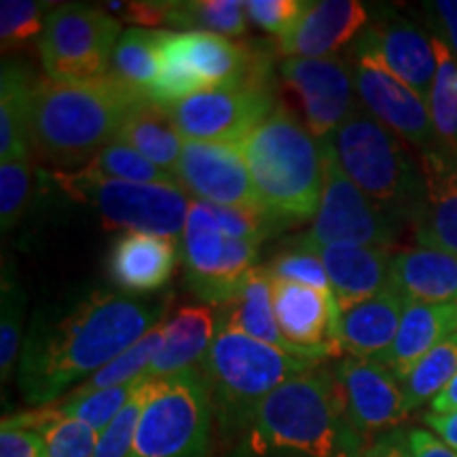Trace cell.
<instances>
[{
	"mask_svg": "<svg viewBox=\"0 0 457 457\" xmlns=\"http://www.w3.org/2000/svg\"><path fill=\"white\" fill-rule=\"evenodd\" d=\"M142 381V379H140ZM140 381L134 384H125L117 387H108V390H100L81 398H66L64 403H55V407L68 417L81 420L85 424L94 428L96 432L102 434L112 420L121 413L125 404L129 403L131 394L140 386Z\"/></svg>",
	"mask_w": 457,
	"mask_h": 457,
	"instance_id": "ab89813d",
	"label": "cell"
},
{
	"mask_svg": "<svg viewBox=\"0 0 457 457\" xmlns=\"http://www.w3.org/2000/svg\"><path fill=\"white\" fill-rule=\"evenodd\" d=\"M457 375V333L447 337L441 345L428 352L417 360L407 373L398 375V384L403 387L407 411L420 409L421 404L432 403Z\"/></svg>",
	"mask_w": 457,
	"mask_h": 457,
	"instance_id": "d6a6232c",
	"label": "cell"
},
{
	"mask_svg": "<svg viewBox=\"0 0 457 457\" xmlns=\"http://www.w3.org/2000/svg\"><path fill=\"white\" fill-rule=\"evenodd\" d=\"M347 421L360 441L396 428L409 415L396 375L375 360L345 358L335 367Z\"/></svg>",
	"mask_w": 457,
	"mask_h": 457,
	"instance_id": "9a60e30c",
	"label": "cell"
},
{
	"mask_svg": "<svg viewBox=\"0 0 457 457\" xmlns=\"http://www.w3.org/2000/svg\"><path fill=\"white\" fill-rule=\"evenodd\" d=\"M457 333V303L447 305H424L407 303L400 320L398 335L392 347L375 362L384 364L394 375H403L428 352Z\"/></svg>",
	"mask_w": 457,
	"mask_h": 457,
	"instance_id": "d4e9b609",
	"label": "cell"
},
{
	"mask_svg": "<svg viewBox=\"0 0 457 457\" xmlns=\"http://www.w3.org/2000/svg\"><path fill=\"white\" fill-rule=\"evenodd\" d=\"M430 404H432V413L436 415H447L457 411V375L449 381L447 387H445V390L438 394Z\"/></svg>",
	"mask_w": 457,
	"mask_h": 457,
	"instance_id": "816d5d0a",
	"label": "cell"
},
{
	"mask_svg": "<svg viewBox=\"0 0 457 457\" xmlns=\"http://www.w3.org/2000/svg\"><path fill=\"white\" fill-rule=\"evenodd\" d=\"M49 176L64 195L94 208L108 228L182 239L191 202L180 187L108 180L83 170L51 171Z\"/></svg>",
	"mask_w": 457,
	"mask_h": 457,
	"instance_id": "52a82bcc",
	"label": "cell"
},
{
	"mask_svg": "<svg viewBox=\"0 0 457 457\" xmlns=\"http://www.w3.org/2000/svg\"><path fill=\"white\" fill-rule=\"evenodd\" d=\"M146 102V94L112 77L77 85L34 79L28 98L32 151L62 168L87 165Z\"/></svg>",
	"mask_w": 457,
	"mask_h": 457,
	"instance_id": "7a4b0ae2",
	"label": "cell"
},
{
	"mask_svg": "<svg viewBox=\"0 0 457 457\" xmlns=\"http://www.w3.org/2000/svg\"><path fill=\"white\" fill-rule=\"evenodd\" d=\"M256 195L282 227L316 216L324 188L320 140L284 104L242 142Z\"/></svg>",
	"mask_w": 457,
	"mask_h": 457,
	"instance_id": "277c9868",
	"label": "cell"
},
{
	"mask_svg": "<svg viewBox=\"0 0 457 457\" xmlns=\"http://www.w3.org/2000/svg\"><path fill=\"white\" fill-rule=\"evenodd\" d=\"M328 273L339 310L373 299L390 286L392 254L370 245H327L313 250Z\"/></svg>",
	"mask_w": 457,
	"mask_h": 457,
	"instance_id": "44dd1931",
	"label": "cell"
},
{
	"mask_svg": "<svg viewBox=\"0 0 457 457\" xmlns=\"http://www.w3.org/2000/svg\"><path fill=\"white\" fill-rule=\"evenodd\" d=\"M426 197L413 222L424 248L457 256V157L445 146L420 155Z\"/></svg>",
	"mask_w": 457,
	"mask_h": 457,
	"instance_id": "d6986e66",
	"label": "cell"
},
{
	"mask_svg": "<svg viewBox=\"0 0 457 457\" xmlns=\"http://www.w3.org/2000/svg\"><path fill=\"white\" fill-rule=\"evenodd\" d=\"M305 4V0H248L245 15L256 28L279 38L299 20Z\"/></svg>",
	"mask_w": 457,
	"mask_h": 457,
	"instance_id": "ee69618b",
	"label": "cell"
},
{
	"mask_svg": "<svg viewBox=\"0 0 457 457\" xmlns=\"http://www.w3.org/2000/svg\"><path fill=\"white\" fill-rule=\"evenodd\" d=\"M358 457H409L407 434H398V432L386 434L384 438L375 441Z\"/></svg>",
	"mask_w": 457,
	"mask_h": 457,
	"instance_id": "681fc988",
	"label": "cell"
},
{
	"mask_svg": "<svg viewBox=\"0 0 457 457\" xmlns=\"http://www.w3.org/2000/svg\"><path fill=\"white\" fill-rule=\"evenodd\" d=\"M369 11L358 0H316L307 3L299 20L278 38V54L284 57L320 60L333 57L367 28Z\"/></svg>",
	"mask_w": 457,
	"mask_h": 457,
	"instance_id": "e0dca14e",
	"label": "cell"
},
{
	"mask_svg": "<svg viewBox=\"0 0 457 457\" xmlns=\"http://www.w3.org/2000/svg\"><path fill=\"white\" fill-rule=\"evenodd\" d=\"M324 162V188L312 228L290 242V248L313 253L327 245L387 248L396 242L400 225L364 195L345 174L330 140H320Z\"/></svg>",
	"mask_w": 457,
	"mask_h": 457,
	"instance_id": "9c48e42d",
	"label": "cell"
},
{
	"mask_svg": "<svg viewBox=\"0 0 457 457\" xmlns=\"http://www.w3.org/2000/svg\"><path fill=\"white\" fill-rule=\"evenodd\" d=\"M34 77L13 60L3 62L0 77V163L30 157L28 98Z\"/></svg>",
	"mask_w": 457,
	"mask_h": 457,
	"instance_id": "83f0119b",
	"label": "cell"
},
{
	"mask_svg": "<svg viewBox=\"0 0 457 457\" xmlns=\"http://www.w3.org/2000/svg\"><path fill=\"white\" fill-rule=\"evenodd\" d=\"M432 45L438 68L428 98V111L441 145L457 157V60L436 37L432 38Z\"/></svg>",
	"mask_w": 457,
	"mask_h": 457,
	"instance_id": "e575fe53",
	"label": "cell"
},
{
	"mask_svg": "<svg viewBox=\"0 0 457 457\" xmlns=\"http://www.w3.org/2000/svg\"><path fill=\"white\" fill-rule=\"evenodd\" d=\"M409 443V457H457V451L447 447L436 434L428 430H409L407 434Z\"/></svg>",
	"mask_w": 457,
	"mask_h": 457,
	"instance_id": "c3c4849f",
	"label": "cell"
},
{
	"mask_svg": "<svg viewBox=\"0 0 457 457\" xmlns=\"http://www.w3.org/2000/svg\"><path fill=\"white\" fill-rule=\"evenodd\" d=\"M79 170L108 180L179 187V180H176L174 174H170V171L159 168V165L153 162H148V159L145 155H140L136 148H131L129 145L119 140H114L106 148H102L98 155Z\"/></svg>",
	"mask_w": 457,
	"mask_h": 457,
	"instance_id": "d590c367",
	"label": "cell"
},
{
	"mask_svg": "<svg viewBox=\"0 0 457 457\" xmlns=\"http://www.w3.org/2000/svg\"><path fill=\"white\" fill-rule=\"evenodd\" d=\"M0 375L7 384L20 356L21 333H24L26 295L13 276H3V299H0Z\"/></svg>",
	"mask_w": 457,
	"mask_h": 457,
	"instance_id": "8d00e7d4",
	"label": "cell"
},
{
	"mask_svg": "<svg viewBox=\"0 0 457 457\" xmlns=\"http://www.w3.org/2000/svg\"><path fill=\"white\" fill-rule=\"evenodd\" d=\"M216 320H219V324H225V327L237 330V333H244L253 337V339L270 343L278 350L301 356L279 333L276 313H273L271 276L267 273L265 267H253L245 273L231 299L220 307Z\"/></svg>",
	"mask_w": 457,
	"mask_h": 457,
	"instance_id": "484cf974",
	"label": "cell"
},
{
	"mask_svg": "<svg viewBox=\"0 0 457 457\" xmlns=\"http://www.w3.org/2000/svg\"><path fill=\"white\" fill-rule=\"evenodd\" d=\"M225 233L204 202H191L180 239V259L188 288L202 299L219 271L225 253Z\"/></svg>",
	"mask_w": 457,
	"mask_h": 457,
	"instance_id": "4316f807",
	"label": "cell"
},
{
	"mask_svg": "<svg viewBox=\"0 0 457 457\" xmlns=\"http://www.w3.org/2000/svg\"><path fill=\"white\" fill-rule=\"evenodd\" d=\"M3 428H24L43 436L47 457H94L100 434L81 420L62 413L55 404L30 413L4 417Z\"/></svg>",
	"mask_w": 457,
	"mask_h": 457,
	"instance_id": "f1b7e54d",
	"label": "cell"
},
{
	"mask_svg": "<svg viewBox=\"0 0 457 457\" xmlns=\"http://www.w3.org/2000/svg\"><path fill=\"white\" fill-rule=\"evenodd\" d=\"M282 81L299 98L305 128L327 140L358 111L353 66L343 57H286L278 66Z\"/></svg>",
	"mask_w": 457,
	"mask_h": 457,
	"instance_id": "4fadbf2b",
	"label": "cell"
},
{
	"mask_svg": "<svg viewBox=\"0 0 457 457\" xmlns=\"http://www.w3.org/2000/svg\"><path fill=\"white\" fill-rule=\"evenodd\" d=\"M51 3L37 0H3L0 3V43L3 54L26 47L32 38H41Z\"/></svg>",
	"mask_w": 457,
	"mask_h": 457,
	"instance_id": "74e56055",
	"label": "cell"
},
{
	"mask_svg": "<svg viewBox=\"0 0 457 457\" xmlns=\"http://www.w3.org/2000/svg\"><path fill=\"white\" fill-rule=\"evenodd\" d=\"M381 62L428 104L436 77V54L424 32L407 17L386 13L358 34Z\"/></svg>",
	"mask_w": 457,
	"mask_h": 457,
	"instance_id": "ac0fdd59",
	"label": "cell"
},
{
	"mask_svg": "<svg viewBox=\"0 0 457 457\" xmlns=\"http://www.w3.org/2000/svg\"><path fill=\"white\" fill-rule=\"evenodd\" d=\"M271 299L279 333L303 358L320 362L343 353L337 337L341 310L335 295L271 279Z\"/></svg>",
	"mask_w": 457,
	"mask_h": 457,
	"instance_id": "2e32d148",
	"label": "cell"
},
{
	"mask_svg": "<svg viewBox=\"0 0 457 457\" xmlns=\"http://www.w3.org/2000/svg\"><path fill=\"white\" fill-rule=\"evenodd\" d=\"M0 457H47V447L38 432L24 428H3Z\"/></svg>",
	"mask_w": 457,
	"mask_h": 457,
	"instance_id": "bcb514c9",
	"label": "cell"
},
{
	"mask_svg": "<svg viewBox=\"0 0 457 457\" xmlns=\"http://www.w3.org/2000/svg\"><path fill=\"white\" fill-rule=\"evenodd\" d=\"M121 34V20H114L106 9L71 3L49 11L37 41L47 79L77 85L108 77Z\"/></svg>",
	"mask_w": 457,
	"mask_h": 457,
	"instance_id": "30bf717a",
	"label": "cell"
},
{
	"mask_svg": "<svg viewBox=\"0 0 457 457\" xmlns=\"http://www.w3.org/2000/svg\"><path fill=\"white\" fill-rule=\"evenodd\" d=\"M424 13L438 41L447 45L457 60V0L424 3Z\"/></svg>",
	"mask_w": 457,
	"mask_h": 457,
	"instance_id": "f6af8a7d",
	"label": "cell"
},
{
	"mask_svg": "<svg viewBox=\"0 0 457 457\" xmlns=\"http://www.w3.org/2000/svg\"><path fill=\"white\" fill-rule=\"evenodd\" d=\"M424 421L428 426L436 432V436L441 441L451 447L453 451H457V411L447 415H436V413H428L424 417Z\"/></svg>",
	"mask_w": 457,
	"mask_h": 457,
	"instance_id": "f907efd6",
	"label": "cell"
},
{
	"mask_svg": "<svg viewBox=\"0 0 457 457\" xmlns=\"http://www.w3.org/2000/svg\"><path fill=\"white\" fill-rule=\"evenodd\" d=\"M32 185L30 157L0 163V227L9 233L24 214Z\"/></svg>",
	"mask_w": 457,
	"mask_h": 457,
	"instance_id": "60d3db41",
	"label": "cell"
},
{
	"mask_svg": "<svg viewBox=\"0 0 457 457\" xmlns=\"http://www.w3.org/2000/svg\"><path fill=\"white\" fill-rule=\"evenodd\" d=\"M117 140L136 148L148 162L159 165L170 174L176 171L182 146H185V140L174 128L165 108L153 104L151 100L125 121Z\"/></svg>",
	"mask_w": 457,
	"mask_h": 457,
	"instance_id": "f546056e",
	"label": "cell"
},
{
	"mask_svg": "<svg viewBox=\"0 0 457 457\" xmlns=\"http://www.w3.org/2000/svg\"><path fill=\"white\" fill-rule=\"evenodd\" d=\"M210 208V212L219 222V227L228 239H242V242H253L261 244L262 239H267L276 231L278 227H282L279 222L271 219L265 210H254V208H227V205H212L205 204Z\"/></svg>",
	"mask_w": 457,
	"mask_h": 457,
	"instance_id": "7bdbcfd3",
	"label": "cell"
},
{
	"mask_svg": "<svg viewBox=\"0 0 457 457\" xmlns=\"http://www.w3.org/2000/svg\"><path fill=\"white\" fill-rule=\"evenodd\" d=\"M170 296L94 288L34 312L20 358V392L51 407L68 387L104 369L168 318Z\"/></svg>",
	"mask_w": 457,
	"mask_h": 457,
	"instance_id": "6da1fadb",
	"label": "cell"
},
{
	"mask_svg": "<svg viewBox=\"0 0 457 457\" xmlns=\"http://www.w3.org/2000/svg\"><path fill=\"white\" fill-rule=\"evenodd\" d=\"M328 140L343 171L370 202L400 222H415L426 197L424 174L400 136L360 106Z\"/></svg>",
	"mask_w": 457,
	"mask_h": 457,
	"instance_id": "5b68a950",
	"label": "cell"
},
{
	"mask_svg": "<svg viewBox=\"0 0 457 457\" xmlns=\"http://www.w3.org/2000/svg\"><path fill=\"white\" fill-rule=\"evenodd\" d=\"M216 335V316L208 305H182L165 318V343L145 379H168L204 362Z\"/></svg>",
	"mask_w": 457,
	"mask_h": 457,
	"instance_id": "cb8c5ba5",
	"label": "cell"
},
{
	"mask_svg": "<svg viewBox=\"0 0 457 457\" xmlns=\"http://www.w3.org/2000/svg\"><path fill=\"white\" fill-rule=\"evenodd\" d=\"M404 303H457V256L436 248L400 250L390 262V286Z\"/></svg>",
	"mask_w": 457,
	"mask_h": 457,
	"instance_id": "7402d4cb",
	"label": "cell"
},
{
	"mask_svg": "<svg viewBox=\"0 0 457 457\" xmlns=\"http://www.w3.org/2000/svg\"><path fill=\"white\" fill-rule=\"evenodd\" d=\"M163 34L165 30L128 28L114 45L108 77L148 96L162 66Z\"/></svg>",
	"mask_w": 457,
	"mask_h": 457,
	"instance_id": "4dcf8cb0",
	"label": "cell"
},
{
	"mask_svg": "<svg viewBox=\"0 0 457 457\" xmlns=\"http://www.w3.org/2000/svg\"><path fill=\"white\" fill-rule=\"evenodd\" d=\"M168 11L170 3L165 0H131V3H125L121 21H128L136 28L162 26L165 24Z\"/></svg>",
	"mask_w": 457,
	"mask_h": 457,
	"instance_id": "7dc6e473",
	"label": "cell"
},
{
	"mask_svg": "<svg viewBox=\"0 0 457 457\" xmlns=\"http://www.w3.org/2000/svg\"><path fill=\"white\" fill-rule=\"evenodd\" d=\"M273 282H290L310 286V288L322 290V293L333 295L328 273L324 270L322 261L318 254L307 253L299 248H286L284 253L273 256L270 267H265Z\"/></svg>",
	"mask_w": 457,
	"mask_h": 457,
	"instance_id": "b9f144b4",
	"label": "cell"
},
{
	"mask_svg": "<svg viewBox=\"0 0 457 457\" xmlns=\"http://www.w3.org/2000/svg\"><path fill=\"white\" fill-rule=\"evenodd\" d=\"M174 176L195 202L262 210L239 145L185 140Z\"/></svg>",
	"mask_w": 457,
	"mask_h": 457,
	"instance_id": "5bb4252c",
	"label": "cell"
},
{
	"mask_svg": "<svg viewBox=\"0 0 457 457\" xmlns=\"http://www.w3.org/2000/svg\"><path fill=\"white\" fill-rule=\"evenodd\" d=\"M165 24L176 30L210 32L219 37H242L248 28L242 0H185L170 3Z\"/></svg>",
	"mask_w": 457,
	"mask_h": 457,
	"instance_id": "1f68e13d",
	"label": "cell"
},
{
	"mask_svg": "<svg viewBox=\"0 0 457 457\" xmlns=\"http://www.w3.org/2000/svg\"><path fill=\"white\" fill-rule=\"evenodd\" d=\"M271 83L216 87L165 106L182 140L242 145L276 108Z\"/></svg>",
	"mask_w": 457,
	"mask_h": 457,
	"instance_id": "8fae6325",
	"label": "cell"
},
{
	"mask_svg": "<svg viewBox=\"0 0 457 457\" xmlns=\"http://www.w3.org/2000/svg\"><path fill=\"white\" fill-rule=\"evenodd\" d=\"M320 367L318 360L295 356L219 324L202 362L212 404L222 421H248L270 394L290 377Z\"/></svg>",
	"mask_w": 457,
	"mask_h": 457,
	"instance_id": "8992f818",
	"label": "cell"
},
{
	"mask_svg": "<svg viewBox=\"0 0 457 457\" xmlns=\"http://www.w3.org/2000/svg\"><path fill=\"white\" fill-rule=\"evenodd\" d=\"M180 245L174 239L142 231H125L108 254V278L121 293L151 295L174 276Z\"/></svg>",
	"mask_w": 457,
	"mask_h": 457,
	"instance_id": "ffe728a7",
	"label": "cell"
},
{
	"mask_svg": "<svg viewBox=\"0 0 457 457\" xmlns=\"http://www.w3.org/2000/svg\"><path fill=\"white\" fill-rule=\"evenodd\" d=\"M212 398L202 369L157 379L131 457H208Z\"/></svg>",
	"mask_w": 457,
	"mask_h": 457,
	"instance_id": "ba28073f",
	"label": "cell"
},
{
	"mask_svg": "<svg viewBox=\"0 0 457 457\" xmlns=\"http://www.w3.org/2000/svg\"><path fill=\"white\" fill-rule=\"evenodd\" d=\"M165 343V320L159 322L155 328H151L142 337L138 343L119 353L112 362H108L104 369L94 373L89 379H85L81 386H77L68 394L66 398H81L87 394L108 390V387H117L125 384H134V381L145 379L146 370L151 369L153 360H155L157 352L162 350Z\"/></svg>",
	"mask_w": 457,
	"mask_h": 457,
	"instance_id": "836d02e7",
	"label": "cell"
},
{
	"mask_svg": "<svg viewBox=\"0 0 457 457\" xmlns=\"http://www.w3.org/2000/svg\"><path fill=\"white\" fill-rule=\"evenodd\" d=\"M404 305L403 296L387 288L373 299L341 310L337 330L341 350L362 360L384 356L396 339Z\"/></svg>",
	"mask_w": 457,
	"mask_h": 457,
	"instance_id": "603a6c76",
	"label": "cell"
},
{
	"mask_svg": "<svg viewBox=\"0 0 457 457\" xmlns=\"http://www.w3.org/2000/svg\"><path fill=\"white\" fill-rule=\"evenodd\" d=\"M353 83L358 100L379 123L421 153L443 146L428 104L387 68L362 38L353 41Z\"/></svg>",
	"mask_w": 457,
	"mask_h": 457,
	"instance_id": "7c38bea8",
	"label": "cell"
},
{
	"mask_svg": "<svg viewBox=\"0 0 457 457\" xmlns=\"http://www.w3.org/2000/svg\"><path fill=\"white\" fill-rule=\"evenodd\" d=\"M157 379H142L136 392L131 394L129 403L125 404L121 413L112 420V424L100 434L98 447L94 457H131L134 449L136 428H138L140 415L148 400L153 396Z\"/></svg>",
	"mask_w": 457,
	"mask_h": 457,
	"instance_id": "f35d334b",
	"label": "cell"
},
{
	"mask_svg": "<svg viewBox=\"0 0 457 457\" xmlns=\"http://www.w3.org/2000/svg\"><path fill=\"white\" fill-rule=\"evenodd\" d=\"M250 445L256 453L347 457L360 438L347 421L335 373L313 367L290 377L256 407Z\"/></svg>",
	"mask_w": 457,
	"mask_h": 457,
	"instance_id": "3957f363",
	"label": "cell"
}]
</instances>
